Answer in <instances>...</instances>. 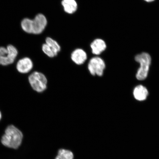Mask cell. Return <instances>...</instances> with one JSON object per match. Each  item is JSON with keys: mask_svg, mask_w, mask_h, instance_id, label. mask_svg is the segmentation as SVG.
<instances>
[{"mask_svg": "<svg viewBox=\"0 0 159 159\" xmlns=\"http://www.w3.org/2000/svg\"><path fill=\"white\" fill-rule=\"evenodd\" d=\"M23 134L21 131L13 125H10L6 128L4 134L2 137L1 142L7 148L17 149L22 142Z\"/></svg>", "mask_w": 159, "mask_h": 159, "instance_id": "6da1fadb", "label": "cell"}, {"mask_svg": "<svg viewBox=\"0 0 159 159\" xmlns=\"http://www.w3.org/2000/svg\"><path fill=\"white\" fill-rule=\"evenodd\" d=\"M28 81L31 88L36 92L42 93L47 89L48 80L42 73L35 71L31 73L29 75Z\"/></svg>", "mask_w": 159, "mask_h": 159, "instance_id": "7a4b0ae2", "label": "cell"}, {"mask_svg": "<svg viewBox=\"0 0 159 159\" xmlns=\"http://www.w3.org/2000/svg\"><path fill=\"white\" fill-rule=\"evenodd\" d=\"M135 59L140 64L137 73L136 78L139 80H144L148 76L151 63L150 56L148 53H143L136 56Z\"/></svg>", "mask_w": 159, "mask_h": 159, "instance_id": "3957f363", "label": "cell"}, {"mask_svg": "<svg viewBox=\"0 0 159 159\" xmlns=\"http://www.w3.org/2000/svg\"><path fill=\"white\" fill-rule=\"evenodd\" d=\"M18 54L17 49L13 45H9L7 48L0 47V65L6 66L12 64Z\"/></svg>", "mask_w": 159, "mask_h": 159, "instance_id": "277c9868", "label": "cell"}, {"mask_svg": "<svg viewBox=\"0 0 159 159\" xmlns=\"http://www.w3.org/2000/svg\"><path fill=\"white\" fill-rule=\"evenodd\" d=\"M106 65L103 60L99 57H94L89 61L88 69L89 73L93 76H102L104 75Z\"/></svg>", "mask_w": 159, "mask_h": 159, "instance_id": "5b68a950", "label": "cell"}, {"mask_svg": "<svg viewBox=\"0 0 159 159\" xmlns=\"http://www.w3.org/2000/svg\"><path fill=\"white\" fill-rule=\"evenodd\" d=\"M47 25V20L42 14H39L32 21V34L38 35L43 32Z\"/></svg>", "mask_w": 159, "mask_h": 159, "instance_id": "8992f818", "label": "cell"}, {"mask_svg": "<svg viewBox=\"0 0 159 159\" xmlns=\"http://www.w3.org/2000/svg\"><path fill=\"white\" fill-rule=\"evenodd\" d=\"M33 63L28 57H25L19 60L16 65L17 70L21 74H27L32 70Z\"/></svg>", "mask_w": 159, "mask_h": 159, "instance_id": "52a82bcc", "label": "cell"}, {"mask_svg": "<svg viewBox=\"0 0 159 159\" xmlns=\"http://www.w3.org/2000/svg\"><path fill=\"white\" fill-rule=\"evenodd\" d=\"M71 58L75 64L83 65L87 60V56L86 52L81 49H77L71 53Z\"/></svg>", "mask_w": 159, "mask_h": 159, "instance_id": "ba28073f", "label": "cell"}, {"mask_svg": "<svg viewBox=\"0 0 159 159\" xmlns=\"http://www.w3.org/2000/svg\"><path fill=\"white\" fill-rule=\"evenodd\" d=\"M90 47L93 54L96 55L101 54L107 48L106 43L103 39H100L93 41Z\"/></svg>", "mask_w": 159, "mask_h": 159, "instance_id": "9c48e42d", "label": "cell"}, {"mask_svg": "<svg viewBox=\"0 0 159 159\" xmlns=\"http://www.w3.org/2000/svg\"><path fill=\"white\" fill-rule=\"evenodd\" d=\"M148 94V89L142 85H139L135 87L134 91V97L136 100L143 101L146 100Z\"/></svg>", "mask_w": 159, "mask_h": 159, "instance_id": "30bf717a", "label": "cell"}, {"mask_svg": "<svg viewBox=\"0 0 159 159\" xmlns=\"http://www.w3.org/2000/svg\"><path fill=\"white\" fill-rule=\"evenodd\" d=\"M61 5L66 12L69 14L74 13L77 9V4L75 0H62Z\"/></svg>", "mask_w": 159, "mask_h": 159, "instance_id": "8fae6325", "label": "cell"}, {"mask_svg": "<svg viewBox=\"0 0 159 159\" xmlns=\"http://www.w3.org/2000/svg\"><path fill=\"white\" fill-rule=\"evenodd\" d=\"M45 42L52 49L55 54L57 55L59 52L61 51V47L58 43L50 37H47L46 39Z\"/></svg>", "mask_w": 159, "mask_h": 159, "instance_id": "7c38bea8", "label": "cell"}, {"mask_svg": "<svg viewBox=\"0 0 159 159\" xmlns=\"http://www.w3.org/2000/svg\"><path fill=\"white\" fill-rule=\"evenodd\" d=\"M32 20L29 18L24 19L21 22V27L23 30L29 34L32 33Z\"/></svg>", "mask_w": 159, "mask_h": 159, "instance_id": "4fadbf2b", "label": "cell"}, {"mask_svg": "<svg viewBox=\"0 0 159 159\" xmlns=\"http://www.w3.org/2000/svg\"><path fill=\"white\" fill-rule=\"evenodd\" d=\"M73 153L71 151L61 149L59 151L58 155L55 159H73Z\"/></svg>", "mask_w": 159, "mask_h": 159, "instance_id": "5bb4252c", "label": "cell"}, {"mask_svg": "<svg viewBox=\"0 0 159 159\" xmlns=\"http://www.w3.org/2000/svg\"><path fill=\"white\" fill-rule=\"evenodd\" d=\"M42 50L43 52L49 57H54L57 56L52 49L47 43H44L42 46Z\"/></svg>", "mask_w": 159, "mask_h": 159, "instance_id": "9a60e30c", "label": "cell"}, {"mask_svg": "<svg viewBox=\"0 0 159 159\" xmlns=\"http://www.w3.org/2000/svg\"><path fill=\"white\" fill-rule=\"evenodd\" d=\"M144 1L148 2H151L154 1L155 0H144Z\"/></svg>", "mask_w": 159, "mask_h": 159, "instance_id": "2e32d148", "label": "cell"}, {"mask_svg": "<svg viewBox=\"0 0 159 159\" xmlns=\"http://www.w3.org/2000/svg\"><path fill=\"white\" fill-rule=\"evenodd\" d=\"M2 118V114L1 111H0V121L1 120Z\"/></svg>", "mask_w": 159, "mask_h": 159, "instance_id": "e0dca14e", "label": "cell"}]
</instances>
